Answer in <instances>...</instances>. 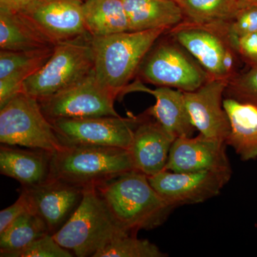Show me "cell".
Here are the masks:
<instances>
[{"instance_id": "cell-12", "label": "cell", "mask_w": 257, "mask_h": 257, "mask_svg": "<svg viewBox=\"0 0 257 257\" xmlns=\"http://www.w3.org/2000/svg\"><path fill=\"white\" fill-rule=\"evenodd\" d=\"M83 0H37L19 12L54 45L89 33Z\"/></svg>"}, {"instance_id": "cell-24", "label": "cell", "mask_w": 257, "mask_h": 257, "mask_svg": "<svg viewBox=\"0 0 257 257\" xmlns=\"http://www.w3.org/2000/svg\"><path fill=\"white\" fill-rule=\"evenodd\" d=\"M184 21L198 25L231 22L239 13V0H177Z\"/></svg>"}, {"instance_id": "cell-2", "label": "cell", "mask_w": 257, "mask_h": 257, "mask_svg": "<svg viewBox=\"0 0 257 257\" xmlns=\"http://www.w3.org/2000/svg\"><path fill=\"white\" fill-rule=\"evenodd\" d=\"M170 30L161 28L92 37L96 79L106 87L124 93L149 51Z\"/></svg>"}, {"instance_id": "cell-11", "label": "cell", "mask_w": 257, "mask_h": 257, "mask_svg": "<svg viewBox=\"0 0 257 257\" xmlns=\"http://www.w3.org/2000/svg\"><path fill=\"white\" fill-rule=\"evenodd\" d=\"M231 170L177 172L165 170L148 177L153 188L177 208L201 204L220 194L231 178Z\"/></svg>"}, {"instance_id": "cell-1", "label": "cell", "mask_w": 257, "mask_h": 257, "mask_svg": "<svg viewBox=\"0 0 257 257\" xmlns=\"http://www.w3.org/2000/svg\"><path fill=\"white\" fill-rule=\"evenodd\" d=\"M96 188L116 220L135 234L139 230L162 226L176 209L153 188L147 175L137 170L98 184Z\"/></svg>"}, {"instance_id": "cell-17", "label": "cell", "mask_w": 257, "mask_h": 257, "mask_svg": "<svg viewBox=\"0 0 257 257\" xmlns=\"http://www.w3.org/2000/svg\"><path fill=\"white\" fill-rule=\"evenodd\" d=\"M135 91L149 93L155 96V104L145 113L158 121L169 133L176 139L193 137L196 128L187 110L183 91L167 87L150 89L138 81L128 84L124 93Z\"/></svg>"}, {"instance_id": "cell-26", "label": "cell", "mask_w": 257, "mask_h": 257, "mask_svg": "<svg viewBox=\"0 0 257 257\" xmlns=\"http://www.w3.org/2000/svg\"><path fill=\"white\" fill-rule=\"evenodd\" d=\"M54 47L35 50L0 51V79L20 71H30L35 74L50 58Z\"/></svg>"}, {"instance_id": "cell-10", "label": "cell", "mask_w": 257, "mask_h": 257, "mask_svg": "<svg viewBox=\"0 0 257 257\" xmlns=\"http://www.w3.org/2000/svg\"><path fill=\"white\" fill-rule=\"evenodd\" d=\"M138 116H104L87 118H61L51 121L64 147L94 145L128 150L135 128L143 119Z\"/></svg>"}, {"instance_id": "cell-7", "label": "cell", "mask_w": 257, "mask_h": 257, "mask_svg": "<svg viewBox=\"0 0 257 257\" xmlns=\"http://www.w3.org/2000/svg\"><path fill=\"white\" fill-rule=\"evenodd\" d=\"M159 39L138 71L140 80L158 87L192 92L210 79L194 57L168 33Z\"/></svg>"}, {"instance_id": "cell-3", "label": "cell", "mask_w": 257, "mask_h": 257, "mask_svg": "<svg viewBox=\"0 0 257 257\" xmlns=\"http://www.w3.org/2000/svg\"><path fill=\"white\" fill-rule=\"evenodd\" d=\"M126 233L133 232L116 220L95 186H88L84 188L79 207L53 236L74 256L93 257L115 238Z\"/></svg>"}, {"instance_id": "cell-16", "label": "cell", "mask_w": 257, "mask_h": 257, "mask_svg": "<svg viewBox=\"0 0 257 257\" xmlns=\"http://www.w3.org/2000/svg\"><path fill=\"white\" fill-rule=\"evenodd\" d=\"M144 115L135 128L128 151L135 170L151 177L165 170L176 138L156 120Z\"/></svg>"}, {"instance_id": "cell-30", "label": "cell", "mask_w": 257, "mask_h": 257, "mask_svg": "<svg viewBox=\"0 0 257 257\" xmlns=\"http://www.w3.org/2000/svg\"><path fill=\"white\" fill-rule=\"evenodd\" d=\"M236 48L247 67L257 64V32L237 37Z\"/></svg>"}, {"instance_id": "cell-33", "label": "cell", "mask_w": 257, "mask_h": 257, "mask_svg": "<svg viewBox=\"0 0 257 257\" xmlns=\"http://www.w3.org/2000/svg\"><path fill=\"white\" fill-rule=\"evenodd\" d=\"M241 8L245 6L257 7V0H239Z\"/></svg>"}, {"instance_id": "cell-32", "label": "cell", "mask_w": 257, "mask_h": 257, "mask_svg": "<svg viewBox=\"0 0 257 257\" xmlns=\"http://www.w3.org/2000/svg\"><path fill=\"white\" fill-rule=\"evenodd\" d=\"M37 0H0V10L19 13Z\"/></svg>"}, {"instance_id": "cell-25", "label": "cell", "mask_w": 257, "mask_h": 257, "mask_svg": "<svg viewBox=\"0 0 257 257\" xmlns=\"http://www.w3.org/2000/svg\"><path fill=\"white\" fill-rule=\"evenodd\" d=\"M156 244L139 239L135 233L121 235L98 251L93 257H165Z\"/></svg>"}, {"instance_id": "cell-20", "label": "cell", "mask_w": 257, "mask_h": 257, "mask_svg": "<svg viewBox=\"0 0 257 257\" xmlns=\"http://www.w3.org/2000/svg\"><path fill=\"white\" fill-rule=\"evenodd\" d=\"M130 31L161 28L172 29L184 21L182 8L175 0H122Z\"/></svg>"}, {"instance_id": "cell-19", "label": "cell", "mask_w": 257, "mask_h": 257, "mask_svg": "<svg viewBox=\"0 0 257 257\" xmlns=\"http://www.w3.org/2000/svg\"><path fill=\"white\" fill-rule=\"evenodd\" d=\"M223 105L230 123L225 143L231 147L243 162L257 159V107L225 97Z\"/></svg>"}, {"instance_id": "cell-9", "label": "cell", "mask_w": 257, "mask_h": 257, "mask_svg": "<svg viewBox=\"0 0 257 257\" xmlns=\"http://www.w3.org/2000/svg\"><path fill=\"white\" fill-rule=\"evenodd\" d=\"M121 94L99 82L93 71L74 85L38 101L50 121L61 118L117 116L114 104Z\"/></svg>"}, {"instance_id": "cell-13", "label": "cell", "mask_w": 257, "mask_h": 257, "mask_svg": "<svg viewBox=\"0 0 257 257\" xmlns=\"http://www.w3.org/2000/svg\"><path fill=\"white\" fill-rule=\"evenodd\" d=\"M30 209L46 224L54 235L66 224L82 202L84 187L57 180L20 189Z\"/></svg>"}, {"instance_id": "cell-28", "label": "cell", "mask_w": 257, "mask_h": 257, "mask_svg": "<svg viewBox=\"0 0 257 257\" xmlns=\"http://www.w3.org/2000/svg\"><path fill=\"white\" fill-rule=\"evenodd\" d=\"M74 255L56 241L53 235L47 234L34 241L12 257H72Z\"/></svg>"}, {"instance_id": "cell-6", "label": "cell", "mask_w": 257, "mask_h": 257, "mask_svg": "<svg viewBox=\"0 0 257 257\" xmlns=\"http://www.w3.org/2000/svg\"><path fill=\"white\" fill-rule=\"evenodd\" d=\"M92 41L87 33L56 44L46 63L25 81L23 92L40 100L85 78L94 71Z\"/></svg>"}, {"instance_id": "cell-5", "label": "cell", "mask_w": 257, "mask_h": 257, "mask_svg": "<svg viewBox=\"0 0 257 257\" xmlns=\"http://www.w3.org/2000/svg\"><path fill=\"white\" fill-rule=\"evenodd\" d=\"M230 22L198 25L183 21L167 33L194 57L210 78L229 81L241 72L237 37Z\"/></svg>"}, {"instance_id": "cell-22", "label": "cell", "mask_w": 257, "mask_h": 257, "mask_svg": "<svg viewBox=\"0 0 257 257\" xmlns=\"http://www.w3.org/2000/svg\"><path fill=\"white\" fill-rule=\"evenodd\" d=\"M55 46L20 13L0 10L1 50H35Z\"/></svg>"}, {"instance_id": "cell-21", "label": "cell", "mask_w": 257, "mask_h": 257, "mask_svg": "<svg viewBox=\"0 0 257 257\" xmlns=\"http://www.w3.org/2000/svg\"><path fill=\"white\" fill-rule=\"evenodd\" d=\"M82 10L86 28L92 37L130 31L122 0H84Z\"/></svg>"}, {"instance_id": "cell-8", "label": "cell", "mask_w": 257, "mask_h": 257, "mask_svg": "<svg viewBox=\"0 0 257 257\" xmlns=\"http://www.w3.org/2000/svg\"><path fill=\"white\" fill-rule=\"evenodd\" d=\"M0 143L52 153L64 148L40 101L23 92L0 109Z\"/></svg>"}, {"instance_id": "cell-31", "label": "cell", "mask_w": 257, "mask_h": 257, "mask_svg": "<svg viewBox=\"0 0 257 257\" xmlns=\"http://www.w3.org/2000/svg\"><path fill=\"white\" fill-rule=\"evenodd\" d=\"M29 209L30 208L27 198L23 193L20 192V197L16 202L0 212V234L4 232L19 216Z\"/></svg>"}, {"instance_id": "cell-29", "label": "cell", "mask_w": 257, "mask_h": 257, "mask_svg": "<svg viewBox=\"0 0 257 257\" xmlns=\"http://www.w3.org/2000/svg\"><path fill=\"white\" fill-rule=\"evenodd\" d=\"M229 28L236 37L257 32V7H242L236 18L230 22Z\"/></svg>"}, {"instance_id": "cell-34", "label": "cell", "mask_w": 257, "mask_h": 257, "mask_svg": "<svg viewBox=\"0 0 257 257\" xmlns=\"http://www.w3.org/2000/svg\"><path fill=\"white\" fill-rule=\"evenodd\" d=\"M175 1H177V0H175Z\"/></svg>"}, {"instance_id": "cell-14", "label": "cell", "mask_w": 257, "mask_h": 257, "mask_svg": "<svg viewBox=\"0 0 257 257\" xmlns=\"http://www.w3.org/2000/svg\"><path fill=\"white\" fill-rule=\"evenodd\" d=\"M228 82L210 78L196 90L184 92L186 106L196 130L208 138L223 142L230 133L229 117L223 105Z\"/></svg>"}, {"instance_id": "cell-18", "label": "cell", "mask_w": 257, "mask_h": 257, "mask_svg": "<svg viewBox=\"0 0 257 257\" xmlns=\"http://www.w3.org/2000/svg\"><path fill=\"white\" fill-rule=\"evenodd\" d=\"M52 154L3 145L0 147V172L18 181L22 187L39 185L48 180Z\"/></svg>"}, {"instance_id": "cell-23", "label": "cell", "mask_w": 257, "mask_h": 257, "mask_svg": "<svg viewBox=\"0 0 257 257\" xmlns=\"http://www.w3.org/2000/svg\"><path fill=\"white\" fill-rule=\"evenodd\" d=\"M47 234L50 233L46 224L29 209L0 234V256L12 257Z\"/></svg>"}, {"instance_id": "cell-15", "label": "cell", "mask_w": 257, "mask_h": 257, "mask_svg": "<svg viewBox=\"0 0 257 257\" xmlns=\"http://www.w3.org/2000/svg\"><path fill=\"white\" fill-rule=\"evenodd\" d=\"M225 142L197 137L176 139L171 147L165 170L177 172L231 170Z\"/></svg>"}, {"instance_id": "cell-4", "label": "cell", "mask_w": 257, "mask_h": 257, "mask_svg": "<svg viewBox=\"0 0 257 257\" xmlns=\"http://www.w3.org/2000/svg\"><path fill=\"white\" fill-rule=\"evenodd\" d=\"M135 170L130 151L118 147L74 145L52 154L48 179L81 187L97 186Z\"/></svg>"}, {"instance_id": "cell-27", "label": "cell", "mask_w": 257, "mask_h": 257, "mask_svg": "<svg viewBox=\"0 0 257 257\" xmlns=\"http://www.w3.org/2000/svg\"><path fill=\"white\" fill-rule=\"evenodd\" d=\"M224 96L257 107V64L241 70L230 79Z\"/></svg>"}]
</instances>
